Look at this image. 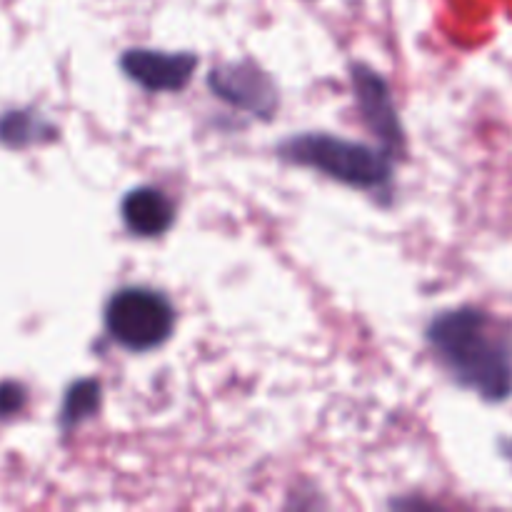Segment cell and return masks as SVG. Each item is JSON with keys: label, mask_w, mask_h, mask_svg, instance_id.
I'll return each instance as SVG.
<instances>
[{"label": "cell", "mask_w": 512, "mask_h": 512, "mask_svg": "<svg viewBox=\"0 0 512 512\" xmlns=\"http://www.w3.org/2000/svg\"><path fill=\"white\" fill-rule=\"evenodd\" d=\"M428 343L460 388L488 403L512 395V333L488 310L463 305L435 315Z\"/></svg>", "instance_id": "obj_1"}, {"label": "cell", "mask_w": 512, "mask_h": 512, "mask_svg": "<svg viewBox=\"0 0 512 512\" xmlns=\"http://www.w3.org/2000/svg\"><path fill=\"white\" fill-rule=\"evenodd\" d=\"M290 163L320 170L338 183L353 188H385L393 180V160L373 145L333 138L323 133H305L288 138L278 150Z\"/></svg>", "instance_id": "obj_2"}, {"label": "cell", "mask_w": 512, "mask_h": 512, "mask_svg": "<svg viewBox=\"0 0 512 512\" xmlns=\"http://www.w3.org/2000/svg\"><path fill=\"white\" fill-rule=\"evenodd\" d=\"M175 310L163 293L143 285L123 288L105 305L110 338L133 353H145L173 335Z\"/></svg>", "instance_id": "obj_3"}, {"label": "cell", "mask_w": 512, "mask_h": 512, "mask_svg": "<svg viewBox=\"0 0 512 512\" xmlns=\"http://www.w3.org/2000/svg\"><path fill=\"white\" fill-rule=\"evenodd\" d=\"M208 85L220 100L260 118H270L278 108V90H275L273 78L250 60L218 65L210 70Z\"/></svg>", "instance_id": "obj_4"}, {"label": "cell", "mask_w": 512, "mask_h": 512, "mask_svg": "<svg viewBox=\"0 0 512 512\" xmlns=\"http://www.w3.org/2000/svg\"><path fill=\"white\" fill-rule=\"evenodd\" d=\"M350 73H353V88L355 98H358L360 115H363V120L368 123V128L383 140L388 153H403V125H400L393 95H390V88L383 80V75L363 63H353Z\"/></svg>", "instance_id": "obj_5"}, {"label": "cell", "mask_w": 512, "mask_h": 512, "mask_svg": "<svg viewBox=\"0 0 512 512\" xmlns=\"http://www.w3.org/2000/svg\"><path fill=\"white\" fill-rule=\"evenodd\" d=\"M125 75L153 93H175L183 90L198 68V55L165 53V50L130 48L120 58Z\"/></svg>", "instance_id": "obj_6"}, {"label": "cell", "mask_w": 512, "mask_h": 512, "mask_svg": "<svg viewBox=\"0 0 512 512\" xmlns=\"http://www.w3.org/2000/svg\"><path fill=\"white\" fill-rule=\"evenodd\" d=\"M123 220L130 233L138 238H158L173 225L175 208L163 190L153 185H140L125 195Z\"/></svg>", "instance_id": "obj_7"}, {"label": "cell", "mask_w": 512, "mask_h": 512, "mask_svg": "<svg viewBox=\"0 0 512 512\" xmlns=\"http://www.w3.org/2000/svg\"><path fill=\"white\" fill-rule=\"evenodd\" d=\"M55 125L33 110H10L0 118V143L10 148H30L55 138Z\"/></svg>", "instance_id": "obj_8"}, {"label": "cell", "mask_w": 512, "mask_h": 512, "mask_svg": "<svg viewBox=\"0 0 512 512\" xmlns=\"http://www.w3.org/2000/svg\"><path fill=\"white\" fill-rule=\"evenodd\" d=\"M100 408V383L98 380H78L75 385H70L68 395H65L63 413H60V428L63 433L78 428L80 423H85L88 418H93Z\"/></svg>", "instance_id": "obj_9"}, {"label": "cell", "mask_w": 512, "mask_h": 512, "mask_svg": "<svg viewBox=\"0 0 512 512\" xmlns=\"http://www.w3.org/2000/svg\"><path fill=\"white\" fill-rule=\"evenodd\" d=\"M25 405V388L18 383L0 385V418L18 413Z\"/></svg>", "instance_id": "obj_10"}]
</instances>
